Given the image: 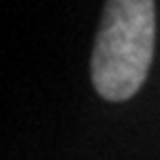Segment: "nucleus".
Here are the masks:
<instances>
[{
	"mask_svg": "<svg viewBox=\"0 0 160 160\" xmlns=\"http://www.w3.org/2000/svg\"><path fill=\"white\" fill-rule=\"evenodd\" d=\"M154 0H106L92 54V81L102 98L127 100L146 81L154 56Z\"/></svg>",
	"mask_w": 160,
	"mask_h": 160,
	"instance_id": "nucleus-1",
	"label": "nucleus"
}]
</instances>
